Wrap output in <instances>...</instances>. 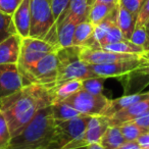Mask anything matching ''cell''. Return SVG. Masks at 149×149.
Segmentation results:
<instances>
[{
    "label": "cell",
    "mask_w": 149,
    "mask_h": 149,
    "mask_svg": "<svg viewBox=\"0 0 149 149\" xmlns=\"http://www.w3.org/2000/svg\"><path fill=\"white\" fill-rule=\"evenodd\" d=\"M10 139L11 135L9 132L8 125H7L2 111L0 110V149L8 148Z\"/></svg>",
    "instance_id": "cell-29"
},
{
    "label": "cell",
    "mask_w": 149,
    "mask_h": 149,
    "mask_svg": "<svg viewBox=\"0 0 149 149\" xmlns=\"http://www.w3.org/2000/svg\"><path fill=\"white\" fill-rule=\"evenodd\" d=\"M108 127V118L104 116H92L85 131L86 144L90 145L99 143Z\"/></svg>",
    "instance_id": "cell-15"
},
{
    "label": "cell",
    "mask_w": 149,
    "mask_h": 149,
    "mask_svg": "<svg viewBox=\"0 0 149 149\" xmlns=\"http://www.w3.org/2000/svg\"><path fill=\"white\" fill-rule=\"evenodd\" d=\"M15 34L17 33L13 25V17L0 13V43Z\"/></svg>",
    "instance_id": "cell-26"
},
{
    "label": "cell",
    "mask_w": 149,
    "mask_h": 149,
    "mask_svg": "<svg viewBox=\"0 0 149 149\" xmlns=\"http://www.w3.org/2000/svg\"><path fill=\"white\" fill-rule=\"evenodd\" d=\"M116 5L107 4V3L99 2V1H96L95 0L94 3L92 4L91 8H90L88 21L93 26H97L98 24L101 23V22L113 10Z\"/></svg>",
    "instance_id": "cell-22"
},
{
    "label": "cell",
    "mask_w": 149,
    "mask_h": 149,
    "mask_svg": "<svg viewBox=\"0 0 149 149\" xmlns=\"http://www.w3.org/2000/svg\"><path fill=\"white\" fill-rule=\"evenodd\" d=\"M46 149H57V148H53V147H47ZM60 149H61V148H60ZM74 149H89V148H88V145H86V146L78 147V148H74Z\"/></svg>",
    "instance_id": "cell-42"
},
{
    "label": "cell",
    "mask_w": 149,
    "mask_h": 149,
    "mask_svg": "<svg viewBox=\"0 0 149 149\" xmlns=\"http://www.w3.org/2000/svg\"><path fill=\"white\" fill-rule=\"evenodd\" d=\"M149 98V92L148 93H140V94H133V95H127L120 97L118 99L109 100L107 107L105 108L103 114L102 116H106V118H110L114 113L118 112L120 110L127 108L128 106L132 105V104L136 103L138 101L144 99H148Z\"/></svg>",
    "instance_id": "cell-18"
},
{
    "label": "cell",
    "mask_w": 149,
    "mask_h": 149,
    "mask_svg": "<svg viewBox=\"0 0 149 149\" xmlns=\"http://www.w3.org/2000/svg\"><path fill=\"white\" fill-rule=\"evenodd\" d=\"M124 36H123L122 32H120V28H118V24H113L111 26V28L109 29V31L107 32L106 36L99 42L98 44V48H103L104 46L108 45V44H112L116 43V42L122 41L124 40Z\"/></svg>",
    "instance_id": "cell-28"
},
{
    "label": "cell",
    "mask_w": 149,
    "mask_h": 149,
    "mask_svg": "<svg viewBox=\"0 0 149 149\" xmlns=\"http://www.w3.org/2000/svg\"><path fill=\"white\" fill-rule=\"evenodd\" d=\"M143 59V58H142ZM137 72H142V74H149V61H147V60L143 59L142 63H141V65L139 66L138 68H137Z\"/></svg>",
    "instance_id": "cell-38"
},
{
    "label": "cell",
    "mask_w": 149,
    "mask_h": 149,
    "mask_svg": "<svg viewBox=\"0 0 149 149\" xmlns=\"http://www.w3.org/2000/svg\"><path fill=\"white\" fill-rule=\"evenodd\" d=\"M137 15L130 13L128 9L118 3V15H116V24L122 32L125 39L130 40L132 33L136 27Z\"/></svg>",
    "instance_id": "cell-19"
},
{
    "label": "cell",
    "mask_w": 149,
    "mask_h": 149,
    "mask_svg": "<svg viewBox=\"0 0 149 149\" xmlns=\"http://www.w3.org/2000/svg\"><path fill=\"white\" fill-rule=\"evenodd\" d=\"M147 111H149V98L136 102L128 106L127 108H124L114 113L112 116L108 118V124L109 126H120L124 123L130 122V120L139 118Z\"/></svg>",
    "instance_id": "cell-11"
},
{
    "label": "cell",
    "mask_w": 149,
    "mask_h": 149,
    "mask_svg": "<svg viewBox=\"0 0 149 149\" xmlns=\"http://www.w3.org/2000/svg\"><path fill=\"white\" fill-rule=\"evenodd\" d=\"M149 21V0H145L137 15L136 27H145ZM135 27V28H136Z\"/></svg>",
    "instance_id": "cell-31"
},
{
    "label": "cell",
    "mask_w": 149,
    "mask_h": 149,
    "mask_svg": "<svg viewBox=\"0 0 149 149\" xmlns=\"http://www.w3.org/2000/svg\"><path fill=\"white\" fill-rule=\"evenodd\" d=\"M51 104L48 89L38 84L26 85L19 91L3 98L0 102V110L8 125L11 138L19 135L39 110Z\"/></svg>",
    "instance_id": "cell-1"
},
{
    "label": "cell",
    "mask_w": 149,
    "mask_h": 149,
    "mask_svg": "<svg viewBox=\"0 0 149 149\" xmlns=\"http://www.w3.org/2000/svg\"><path fill=\"white\" fill-rule=\"evenodd\" d=\"M94 1L95 0H70L68 7L61 15H70L78 24L88 21L90 8Z\"/></svg>",
    "instance_id": "cell-17"
},
{
    "label": "cell",
    "mask_w": 149,
    "mask_h": 149,
    "mask_svg": "<svg viewBox=\"0 0 149 149\" xmlns=\"http://www.w3.org/2000/svg\"><path fill=\"white\" fill-rule=\"evenodd\" d=\"M23 0H0V13L13 15Z\"/></svg>",
    "instance_id": "cell-33"
},
{
    "label": "cell",
    "mask_w": 149,
    "mask_h": 149,
    "mask_svg": "<svg viewBox=\"0 0 149 149\" xmlns=\"http://www.w3.org/2000/svg\"><path fill=\"white\" fill-rule=\"evenodd\" d=\"M57 55L56 52L46 54L31 70L24 86L38 84L46 89L54 87L57 82Z\"/></svg>",
    "instance_id": "cell-5"
},
{
    "label": "cell",
    "mask_w": 149,
    "mask_h": 149,
    "mask_svg": "<svg viewBox=\"0 0 149 149\" xmlns=\"http://www.w3.org/2000/svg\"><path fill=\"white\" fill-rule=\"evenodd\" d=\"M57 30V44L59 48L72 46V38L78 23L70 15H61L55 24Z\"/></svg>",
    "instance_id": "cell-14"
},
{
    "label": "cell",
    "mask_w": 149,
    "mask_h": 149,
    "mask_svg": "<svg viewBox=\"0 0 149 149\" xmlns=\"http://www.w3.org/2000/svg\"><path fill=\"white\" fill-rule=\"evenodd\" d=\"M103 49L108 51L116 52V53H127V54H137V55H142L144 53V48L142 46H138L131 42L130 40L124 39L122 41L116 42V43L108 44L104 46Z\"/></svg>",
    "instance_id": "cell-23"
},
{
    "label": "cell",
    "mask_w": 149,
    "mask_h": 149,
    "mask_svg": "<svg viewBox=\"0 0 149 149\" xmlns=\"http://www.w3.org/2000/svg\"><path fill=\"white\" fill-rule=\"evenodd\" d=\"M55 127L51 107L42 108L19 135L10 139L7 149H46L54 142Z\"/></svg>",
    "instance_id": "cell-2"
},
{
    "label": "cell",
    "mask_w": 149,
    "mask_h": 149,
    "mask_svg": "<svg viewBox=\"0 0 149 149\" xmlns=\"http://www.w3.org/2000/svg\"><path fill=\"white\" fill-rule=\"evenodd\" d=\"M96 1H99V2L107 3V4H113L116 5L120 3V0H96Z\"/></svg>",
    "instance_id": "cell-39"
},
{
    "label": "cell",
    "mask_w": 149,
    "mask_h": 149,
    "mask_svg": "<svg viewBox=\"0 0 149 149\" xmlns=\"http://www.w3.org/2000/svg\"><path fill=\"white\" fill-rule=\"evenodd\" d=\"M145 29H146V32L148 34V37H149V21L147 22V24L145 25Z\"/></svg>",
    "instance_id": "cell-43"
},
{
    "label": "cell",
    "mask_w": 149,
    "mask_h": 149,
    "mask_svg": "<svg viewBox=\"0 0 149 149\" xmlns=\"http://www.w3.org/2000/svg\"><path fill=\"white\" fill-rule=\"evenodd\" d=\"M140 55L137 54L116 53V52L108 51L103 48H87L82 46L80 58L88 64H105L112 62L124 61V60L138 59Z\"/></svg>",
    "instance_id": "cell-8"
},
{
    "label": "cell",
    "mask_w": 149,
    "mask_h": 149,
    "mask_svg": "<svg viewBox=\"0 0 149 149\" xmlns=\"http://www.w3.org/2000/svg\"><path fill=\"white\" fill-rule=\"evenodd\" d=\"M143 48H144V51L145 52L149 51V37H148V39H147V41H146V43H145V45L143 46Z\"/></svg>",
    "instance_id": "cell-41"
},
{
    "label": "cell",
    "mask_w": 149,
    "mask_h": 149,
    "mask_svg": "<svg viewBox=\"0 0 149 149\" xmlns=\"http://www.w3.org/2000/svg\"><path fill=\"white\" fill-rule=\"evenodd\" d=\"M94 27L89 21L82 22L76 26L72 38V46H85L93 36Z\"/></svg>",
    "instance_id": "cell-21"
},
{
    "label": "cell",
    "mask_w": 149,
    "mask_h": 149,
    "mask_svg": "<svg viewBox=\"0 0 149 149\" xmlns=\"http://www.w3.org/2000/svg\"><path fill=\"white\" fill-rule=\"evenodd\" d=\"M82 89V80H68L61 83H57L54 87L48 89L52 104L61 102L76 92Z\"/></svg>",
    "instance_id": "cell-16"
},
{
    "label": "cell",
    "mask_w": 149,
    "mask_h": 149,
    "mask_svg": "<svg viewBox=\"0 0 149 149\" xmlns=\"http://www.w3.org/2000/svg\"><path fill=\"white\" fill-rule=\"evenodd\" d=\"M91 116L81 114L77 118L63 122L55 120V139L49 147L60 149L65 146L70 141L85 134L87 125Z\"/></svg>",
    "instance_id": "cell-7"
},
{
    "label": "cell",
    "mask_w": 149,
    "mask_h": 149,
    "mask_svg": "<svg viewBox=\"0 0 149 149\" xmlns=\"http://www.w3.org/2000/svg\"><path fill=\"white\" fill-rule=\"evenodd\" d=\"M144 1L145 0H120V4L126 9H128L130 13L137 15L141 5L143 4Z\"/></svg>",
    "instance_id": "cell-34"
},
{
    "label": "cell",
    "mask_w": 149,
    "mask_h": 149,
    "mask_svg": "<svg viewBox=\"0 0 149 149\" xmlns=\"http://www.w3.org/2000/svg\"><path fill=\"white\" fill-rule=\"evenodd\" d=\"M55 24L50 0H31V38L43 39Z\"/></svg>",
    "instance_id": "cell-4"
},
{
    "label": "cell",
    "mask_w": 149,
    "mask_h": 149,
    "mask_svg": "<svg viewBox=\"0 0 149 149\" xmlns=\"http://www.w3.org/2000/svg\"><path fill=\"white\" fill-rule=\"evenodd\" d=\"M105 78L94 77L85 79L82 81V89L94 94V95H101L103 92V86Z\"/></svg>",
    "instance_id": "cell-27"
},
{
    "label": "cell",
    "mask_w": 149,
    "mask_h": 149,
    "mask_svg": "<svg viewBox=\"0 0 149 149\" xmlns=\"http://www.w3.org/2000/svg\"><path fill=\"white\" fill-rule=\"evenodd\" d=\"M136 142L142 149H149V131L141 135L136 140Z\"/></svg>",
    "instance_id": "cell-36"
},
{
    "label": "cell",
    "mask_w": 149,
    "mask_h": 149,
    "mask_svg": "<svg viewBox=\"0 0 149 149\" xmlns=\"http://www.w3.org/2000/svg\"><path fill=\"white\" fill-rule=\"evenodd\" d=\"M52 111L53 118L56 122H63V120H68L72 118H77L81 116L79 111L72 108V106L63 103V102H56L50 105Z\"/></svg>",
    "instance_id": "cell-24"
},
{
    "label": "cell",
    "mask_w": 149,
    "mask_h": 149,
    "mask_svg": "<svg viewBox=\"0 0 149 149\" xmlns=\"http://www.w3.org/2000/svg\"><path fill=\"white\" fill-rule=\"evenodd\" d=\"M23 87V79L17 64H0V102Z\"/></svg>",
    "instance_id": "cell-9"
},
{
    "label": "cell",
    "mask_w": 149,
    "mask_h": 149,
    "mask_svg": "<svg viewBox=\"0 0 149 149\" xmlns=\"http://www.w3.org/2000/svg\"><path fill=\"white\" fill-rule=\"evenodd\" d=\"M22 39L17 34L10 36L0 43V64L17 63L21 52Z\"/></svg>",
    "instance_id": "cell-13"
},
{
    "label": "cell",
    "mask_w": 149,
    "mask_h": 149,
    "mask_svg": "<svg viewBox=\"0 0 149 149\" xmlns=\"http://www.w3.org/2000/svg\"><path fill=\"white\" fill-rule=\"evenodd\" d=\"M126 143L118 126H109L102 136L99 144L103 149H118Z\"/></svg>",
    "instance_id": "cell-20"
},
{
    "label": "cell",
    "mask_w": 149,
    "mask_h": 149,
    "mask_svg": "<svg viewBox=\"0 0 149 149\" xmlns=\"http://www.w3.org/2000/svg\"><path fill=\"white\" fill-rule=\"evenodd\" d=\"M11 17L17 35L22 38L29 37L31 27V0H23Z\"/></svg>",
    "instance_id": "cell-12"
},
{
    "label": "cell",
    "mask_w": 149,
    "mask_h": 149,
    "mask_svg": "<svg viewBox=\"0 0 149 149\" xmlns=\"http://www.w3.org/2000/svg\"><path fill=\"white\" fill-rule=\"evenodd\" d=\"M118 127H120V132H122V135L125 140H126V142L136 141L141 135L144 134L145 132H147L146 130H144V129L141 128L140 126L135 124L133 120L124 123V124L120 125Z\"/></svg>",
    "instance_id": "cell-25"
},
{
    "label": "cell",
    "mask_w": 149,
    "mask_h": 149,
    "mask_svg": "<svg viewBox=\"0 0 149 149\" xmlns=\"http://www.w3.org/2000/svg\"><path fill=\"white\" fill-rule=\"evenodd\" d=\"M142 61V57H140L138 59L124 60V61L105 64H89V65L92 72L97 77H103L107 79V78L120 77V76H124L131 72H134L141 65Z\"/></svg>",
    "instance_id": "cell-10"
},
{
    "label": "cell",
    "mask_w": 149,
    "mask_h": 149,
    "mask_svg": "<svg viewBox=\"0 0 149 149\" xmlns=\"http://www.w3.org/2000/svg\"><path fill=\"white\" fill-rule=\"evenodd\" d=\"M61 102L72 106L80 113L92 116H102L105 108L107 107L109 100L102 94L94 95L86 90L81 89Z\"/></svg>",
    "instance_id": "cell-6"
},
{
    "label": "cell",
    "mask_w": 149,
    "mask_h": 149,
    "mask_svg": "<svg viewBox=\"0 0 149 149\" xmlns=\"http://www.w3.org/2000/svg\"><path fill=\"white\" fill-rule=\"evenodd\" d=\"M118 149H142V148L139 146V144L136 141H131V142H126L120 147H118Z\"/></svg>",
    "instance_id": "cell-37"
},
{
    "label": "cell",
    "mask_w": 149,
    "mask_h": 149,
    "mask_svg": "<svg viewBox=\"0 0 149 149\" xmlns=\"http://www.w3.org/2000/svg\"><path fill=\"white\" fill-rule=\"evenodd\" d=\"M82 46L59 48L57 55V83L68 80H85L97 77L87 62L80 58Z\"/></svg>",
    "instance_id": "cell-3"
},
{
    "label": "cell",
    "mask_w": 149,
    "mask_h": 149,
    "mask_svg": "<svg viewBox=\"0 0 149 149\" xmlns=\"http://www.w3.org/2000/svg\"><path fill=\"white\" fill-rule=\"evenodd\" d=\"M68 2H70V0H50L52 13H53L55 23L58 21L60 15L64 13L68 5Z\"/></svg>",
    "instance_id": "cell-32"
},
{
    "label": "cell",
    "mask_w": 149,
    "mask_h": 149,
    "mask_svg": "<svg viewBox=\"0 0 149 149\" xmlns=\"http://www.w3.org/2000/svg\"><path fill=\"white\" fill-rule=\"evenodd\" d=\"M141 57L143 58V59H145V60H147V61H149V51H147V52H144V53L141 55Z\"/></svg>",
    "instance_id": "cell-40"
},
{
    "label": "cell",
    "mask_w": 149,
    "mask_h": 149,
    "mask_svg": "<svg viewBox=\"0 0 149 149\" xmlns=\"http://www.w3.org/2000/svg\"><path fill=\"white\" fill-rule=\"evenodd\" d=\"M148 39V34L146 32L145 27H136L134 32L132 33V36L130 38V41L138 46H144Z\"/></svg>",
    "instance_id": "cell-30"
},
{
    "label": "cell",
    "mask_w": 149,
    "mask_h": 149,
    "mask_svg": "<svg viewBox=\"0 0 149 149\" xmlns=\"http://www.w3.org/2000/svg\"><path fill=\"white\" fill-rule=\"evenodd\" d=\"M133 122L138 125V126H140L141 128H143L144 130L149 131V111L145 112L139 118L133 120Z\"/></svg>",
    "instance_id": "cell-35"
}]
</instances>
